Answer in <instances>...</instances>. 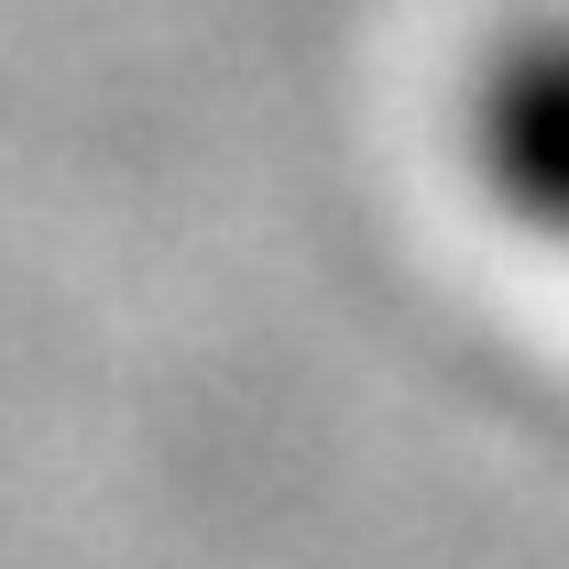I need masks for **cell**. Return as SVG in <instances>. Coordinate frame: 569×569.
Returning <instances> with one entry per match:
<instances>
[{"label": "cell", "instance_id": "cell-1", "mask_svg": "<svg viewBox=\"0 0 569 569\" xmlns=\"http://www.w3.org/2000/svg\"><path fill=\"white\" fill-rule=\"evenodd\" d=\"M471 164L537 241H569V22H515L482 56Z\"/></svg>", "mask_w": 569, "mask_h": 569}]
</instances>
